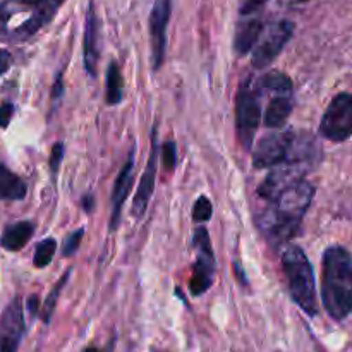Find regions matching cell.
<instances>
[{
	"label": "cell",
	"instance_id": "12",
	"mask_svg": "<svg viewBox=\"0 0 352 352\" xmlns=\"http://www.w3.org/2000/svg\"><path fill=\"white\" fill-rule=\"evenodd\" d=\"M23 336V301L21 298H14L0 315V352H17Z\"/></svg>",
	"mask_w": 352,
	"mask_h": 352
},
{
	"label": "cell",
	"instance_id": "5",
	"mask_svg": "<svg viewBox=\"0 0 352 352\" xmlns=\"http://www.w3.org/2000/svg\"><path fill=\"white\" fill-rule=\"evenodd\" d=\"M192 248L198 253L192 265V277L189 282V291L192 296H201L212 287L215 278V254H213L212 241L205 227H198L192 234Z\"/></svg>",
	"mask_w": 352,
	"mask_h": 352
},
{
	"label": "cell",
	"instance_id": "23",
	"mask_svg": "<svg viewBox=\"0 0 352 352\" xmlns=\"http://www.w3.org/2000/svg\"><path fill=\"white\" fill-rule=\"evenodd\" d=\"M57 251V243L55 239L48 237V239H43L38 243L36 250H34V256H33V263L36 268H45L52 263L54 260V254Z\"/></svg>",
	"mask_w": 352,
	"mask_h": 352
},
{
	"label": "cell",
	"instance_id": "25",
	"mask_svg": "<svg viewBox=\"0 0 352 352\" xmlns=\"http://www.w3.org/2000/svg\"><path fill=\"white\" fill-rule=\"evenodd\" d=\"M82 237H85V229H76L74 232L69 234L67 237H65L64 241V248H62V254H64L65 258H71L74 256L76 251L79 250V246H81V241Z\"/></svg>",
	"mask_w": 352,
	"mask_h": 352
},
{
	"label": "cell",
	"instance_id": "20",
	"mask_svg": "<svg viewBox=\"0 0 352 352\" xmlns=\"http://www.w3.org/2000/svg\"><path fill=\"white\" fill-rule=\"evenodd\" d=\"M260 93H272V95H292V81L287 74L278 71H272L265 74L256 82Z\"/></svg>",
	"mask_w": 352,
	"mask_h": 352
},
{
	"label": "cell",
	"instance_id": "10",
	"mask_svg": "<svg viewBox=\"0 0 352 352\" xmlns=\"http://www.w3.org/2000/svg\"><path fill=\"white\" fill-rule=\"evenodd\" d=\"M172 0H155L150 12V43H151V67L158 71L165 60L167 52V26L170 21Z\"/></svg>",
	"mask_w": 352,
	"mask_h": 352
},
{
	"label": "cell",
	"instance_id": "35",
	"mask_svg": "<svg viewBox=\"0 0 352 352\" xmlns=\"http://www.w3.org/2000/svg\"><path fill=\"white\" fill-rule=\"evenodd\" d=\"M81 206H82V210H85L86 213H91L93 208H95V196H93L91 192H88V195L82 196Z\"/></svg>",
	"mask_w": 352,
	"mask_h": 352
},
{
	"label": "cell",
	"instance_id": "16",
	"mask_svg": "<svg viewBox=\"0 0 352 352\" xmlns=\"http://www.w3.org/2000/svg\"><path fill=\"white\" fill-rule=\"evenodd\" d=\"M62 3H64V0H45L43 6H41L40 9L34 10L21 26H17L16 30H14V34L19 38H28L31 36V34H34L40 28H43L47 23H50V19L55 16V12H57L58 7H60Z\"/></svg>",
	"mask_w": 352,
	"mask_h": 352
},
{
	"label": "cell",
	"instance_id": "31",
	"mask_svg": "<svg viewBox=\"0 0 352 352\" xmlns=\"http://www.w3.org/2000/svg\"><path fill=\"white\" fill-rule=\"evenodd\" d=\"M45 0H7L6 3H3V7H10V6H30V7H34V10L40 9L41 6H43ZM33 10V12H34Z\"/></svg>",
	"mask_w": 352,
	"mask_h": 352
},
{
	"label": "cell",
	"instance_id": "18",
	"mask_svg": "<svg viewBox=\"0 0 352 352\" xmlns=\"http://www.w3.org/2000/svg\"><path fill=\"white\" fill-rule=\"evenodd\" d=\"M33 232L34 226L31 222H28V220L12 223V226H9L3 230L2 237H0V246L6 251L23 250V248L30 243Z\"/></svg>",
	"mask_w": 352,
	"mask_h": 352
},
{
	"label": "cell",
	"instance_id": "17",
	"mask_svg": "<svg viewBox=\"0 0 352 352\" xmlns=\"http://www.w3.org/2000/svg\"><path fill=\"white\" fill-rule=\"evenodd\" d=\"M292 95H275L265 110V126L270 129H282L292 113Z\"/></svg>",
	"mask_w": 352,
	"mask_h": 352
},
{
	"label": "cell",
	"instance_id": "34",
	"mask_svg": "<svg viewBox=\"0 0 352 352\" xmlns=\"http://www.w3.org/2000/svg\"><path fill=\"white\" fill-rule=\"evenodd\" d=\"M234 272H236V277H237V280L241 282V285H243V287H248V285H250V282H248L246 272H244V268L241 267L239 261H236V263H234Z\"/></svg>",
	"mask_w": 352,
	"mask_h": 352
},
{
	"label": "cell",
	"instance_id": "11",
	"mask_svg": "<svg viewBox=\"0 0 352 352\" xmlns=\"http://www.w3.org/2000/svg\"><path fill=\"white\" fill-rule=\"evenodd\" d=\"M158 143H157V126L151 129V150L148 157L146 167H144L143 175L140 179V186L136 189V196L133 199V217L136 220H141L146 213L150 199L155 191V182H157V170H158Z\"/></svg>",
	"mask_w": 352,
	"mask_h": 352
},
{
	"label": "cell",
	"instance_id": "29",
	"mask_svg": "<svg viewBox=\"0 0 352 352\" xmlns=\"http://www.w3.org/2000/svg\"><path fill=\"white\" fill-rule=\"evenodd\" d=\"M12 116H14L12 103H9V102L2 103V105H0V127H2V129H6V127L9 126Z\"/></svg>",
	"mask_w": 352,
	"mask_h": 352
},
{
	"label": "cell",
	"instance_id": "30",
	"mask_svg": "<svg viewBox=\"0 0 352 352\" xmlns=\"http://www.w3.org/2000/svg\"><path fill=\"white\" fill-rule=\"evenodd\" d=\"M10 64H12V55H10V52L0 48V76H3L9 71Z\"/></svg>",
	"mask_w": 352,
	"mask_h": 352
},
{
	"label": "cell",
	"instance_id": "33",
	"mask_svg": "<svg viewBox=\"0 0 352 352\" xmlns=\"http://www.w3.org/2000/svg\"><path fill=\"white\" fill-rule=\"evenodd\" d=\"M28 311H30L31 318H36L40 315V301H38V296H31L30 301H28Z\"/></svg>",
	"mask_w": 352,
	"mask_h": 352
},
{
	"label": "cell",
	"instance_id": "1",
	"mask_svg": "<svg viewBox=\"0 0 352 352\" xmlns=\"http://www.w3.org/2000/svg\"><path fill=\"white\" fill-rule=\"evenodd\" d=\"M315 196V188L308 181H301L278 196L274 205L260 215V229L270 244L282 246L298 236L302 217L308 212Z\"/></svg>",
	"mask_w": 352,
	"mask_h": 352
},
{
	"label": "cell",
	"instance_id": "14",
	"mask_svg": "<svg viewBox=\"0 0 352 352\" xmlns=\"http://www.w3.org/2000/svg\"><path fill=\"white\" fill-rule=\"evenodd\" d=\"M82 58H85V69L89 76H96L100 60V21L96 16L95 6H89L86 14L85 24V40H82Z\"/></svg>",
	"mask_w": 352,
	"mask_h": 352
},
{
	"label": "cell",
	"instance_id": "21",
	"mask_svg": "<svg viewBox=\"0 0 352 352\" xmlns=\"http://www.w3.org/2000/svg\"><path fill=\"white\" fill-rule=\"evenodd\" d=\"M124 98V79L117 62H110L107 69V85H105V100L107 105L116 107Z\"/></svg>",
	"mask_w": 352,
	"mask_h": 352
},
{
	"label": "cell",
	"instance_id": "28",
	"mask_svg": "<svg viewBox=\"0 0 352 352\" xmlns=\"http://www.w3.org/2000/svg\"><path fill=\"white\" fill-rule=\"evenodd\" d=\"M267 2L268 0H241L239 10L243 16H250V14L258 12V10H260Z\"/></svg>",
	"mask_w": 352,
	"mask_h": 352
},
{
	"label": "cell",
	"instance_id": "9",
	"mask_svg": "<svg viewBox=\"0 0 352 352\" xmlns=\"http://www.w3.org/2000/svg\"><path fill=\"white\" fill-rule=\"evenodd\" d=\"M309 168H311V165L301 164V162H285L278 167H274V170L258 186V195L270 203L277 201L282 192L291 189L298 182L305 181L302 177Z\"/></svg>",
	"mask_w": 352,
	"mask_h": 352
},
{
	"label": "cell",
	"instance_id": "15",
	"mask_svg": "<svg viewBox=\"0 0 352 352\" xmlns=\"http://www.w3.org/2000/svg\"><path fill=\"white\" fill-rule=\"evenodd\" d=\"M263 34V23L258 17H246L241 21L234 34V50L237 55H246L256 47Z\"/></svg>",
	"mask_w": 352,
	"mask_h": 352
},
{
	"label": "cell",
	"instance_id": "6",
	"mask_svg": "<svg viewBox=\"0 0 352 352\" xmlns=\"http://www.w3.org/2000/svg\"><path fill=\"white\" fill-rule=\"evenodd\" d=\"M320 134L333 143H342L352 136V93L333 96L320 122Z\"/></svg>",
	"mask_w": 352,
	"mask_h": 352
},
{
	"label": "cell",
	"instance_id": "7",
	"mask_svg": "<svg viewBox=\"0 0 352 352\" xmlns=\"http://www.w3.org/2000/svg\"><path fill=\"white\" fill-rule=\"evenodd\" d=\"M292 33H294V24L291 21L282 19L277 23H272L267 28V31H263L260 41L254 47L253 57H251L253 67H268L278 57V54L284 50L287 41L291 40Z\"/></svg>",
	"mask_w": 352,
	"mask_h": 352
},
{
	"label": "cell",
	"instance_id": "8",
	"mask_svg": "<svg viewBox=\"0 0 352 352\" xmlns=\"http://www.w3.org/2000/svg\"><path fill=\"white\" fill-rule=\"evenodd\" d=\"M294 140V131H280L265 136L253 151L254 168H274L289 162Z\"/></svg>",
	"mask_w": 352,
	"mask_h": 352
},
{
	"label": "cell",
	"instance_id": "32",
	"mask_svg": "<svg viewBox=\"0 0 352 352\" xmlns=\"http://www.w3.org/2000/svg\"><path fill=\"white\" fill-rule=\"evenodd\" d=\"M62 93H64V81H62V72H58L57 78H55L54 88H52V98L58 100L62 96Z\"/></svg>",
	"mask_w": 352,
	"mask_h": 352
},
{
	"label": "cell",
	"instance_id": "36",
	"mask_svg": "<svg viewBox=\"0 0 352 352\" xmlns=\"http://www.w3.org/2000/svg\"><path fill=\"white\" fill-rule=\"evenodd\" d=\"M284 7H296V6H301V3L308 2V0H278Z\"/></svg>",
	"mask_w": 352,
	"mask_h": 352
},
{
	"label": "cell",
	"instance_id": "22",
	"mask_svg": "<svg viewBox=\"0 0 352 352\" xmlns=\"http://www.w3.org/2000/svg\"><path fill=\"white\" fill-rule=\"evenodd\" d=\"M71 272L72 268H69L67 272H64V275H62L60 278H58L57 284L54 285V289L50 291V294L47 296V299H45L43 306H41V311H40V316H41V322L43 323H50L52 316H54V311H55V306H57V299L58 296H60L62 289H64V285L67 284L69 277H71Z\"/></svg>",
	"mask_w": 352,
	"mask_h": 352
},
{
	"label": "cell",
	"instance_id": "26",
	"mask_svg": "<svg viewBox=\"0 0 352 352\" xmlns=\"http://www.w3.org/2000/svg\"><path fill=\"white\" fill-rule=\"evenodd\" d=\"M162 164H164L165 170L172 172L174 170L175 164H177V150H175L174 141H167V143L162 144Z\"/></svg>",
	"mask_w": 352,
	"mask_h": 352
},
{
	"label": "cell",
	"instance_id": "4",
	"mask_svg": "<svg viewBox=\"0 0 352 352\" xmlns=\"http://www.w3.org/2000/svg\"><path fill=\"white\" fill-rule=\"evenodd\" d=\"M260 91L253 79H246L236 95V131L244 150H251L260 127Z\"/></svg>",
	"mask_w": 352,
	"mask_h": 352
},
{
	"label": "cell",
	"instance_id": "19",
	"mask_svg": "<svg viewBox=\"0 0 352 352\" xmlns=\"http://www.w3.org/2000/svg\"><path fill=\"white\" fill-rule=\"evenodd\" d=\"M26 182L6 165L0 164V199L2 201H21L26 198Z\"/></svg>",
	"mask_w": 352,
	"mask_h": 352
},
{
	"label": "cell",
	"instance_id": "37",
	"mask_svg": "<svg viewBox=\"0 0 352 352\" xmlns=\"http://www.w3.org/2000/svg\"><path fill=\"white\" fill-rule=\"evenodd\" d=\"M82 352H102V351L96 349V347H86V349L82 351Z\"/></svg>",
	"mask_w": 352,
	"mask_h": 352
},
{
	"label": "cell",
	"instance_id": "3",
	"mask_svg": "<svg viewBox=\"0 0 352 352\" xmlns=\"http://www.w3.org/2000/svg\"><path fill=\"white\" fill-rule=\"evenodd\" d=\"M282 268L287 277L292 301L308 316L318 315L315 274L305 251L298 246H285L282 251Z\"/></svg>",
	"mask_w": 352,
	"mask_h": 352
},
{
	"label": "cell",
	"instance_id": "2",
	"mask_svg": "<svg viewBox=\"0 0 352 352\" xmlns=\"http://www.w3.org/2000/svg\"><path fill=\"white\" fill-rule=\"evenodd\" d=\"M322 301L337 322L352 313V256L342 246H332L323 253Z\"/></svg>",
	"mask_w": 352,
	"mask_h": 352
},
{
	"label": "cell",
	"instance_id": "13",
	"mask_svg": "<svg viewBox=\"0 0 352 352\" xmlns=\"http://www.w3.org/2000/svg\"><path fill=\"white\" fill-rule=\"evenodd\" d=\"M134 157H136V151L133 150L127 153L126 162L120 167L119 175H117V181L113 184V192H112V213H110V222H109V230L110 232H116L120 226V213H122V205L124 201L129 196L131 188H133V168H134Z\"/></svg>",
	"mask_w": 352,
	"mask_h": 352
},
{
	"label": "cell",
	"instance_id": "27",
	"mask_svg": "<svg viewBox=\"0 0 352 352\" xmlns=\"http://www.w3.org/2000/svg\"><path fill=\"white\" fill-rule=\"evenodd\" d=\"M62 158H64V143H55L54 148H52V153H50V172L52 175H57L58 168H60L62 164Z\"/></svg>",
	"mask_w": 352,
	"mask_h": 352
},
{
	"label": "cell",
	"instance_id": "24",
	"mask_svg": "<svg viewBox=\"0 0 352 352\" xmlns=\"http://www.w3.org/2000/svg\"><path fill=\"white\" fill-rule=\"evenodd\" d=\"M213 215V206H212V201H210L206 196H199L198 199H196L195 206H192V219H195V222H208L210 219H212Z\"/></svg>",
	"mask_w": 352,
	"mask_h": 352
}]
</instances>
